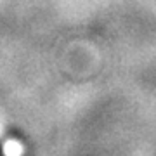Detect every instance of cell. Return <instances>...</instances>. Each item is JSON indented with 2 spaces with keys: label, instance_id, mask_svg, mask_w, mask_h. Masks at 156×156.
Returning <instances> with one entry per match:
<instances>
[{
  "label": "cell",
  "instance_id": "6da1fadb",
  "mask_svg": "<svg viewBox=\"0 0 156 156\" xmlns=\"http://www.w3.org/2000/svg\"><path fill=\"white\" fill-rule=\"evenodd\" d=\"M0 156H5V154H4V149H2V146H0Z\"/></svg>",
  "mask_w": 156,
  "mask_h": 156
}]
</instances>
